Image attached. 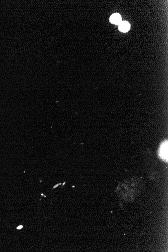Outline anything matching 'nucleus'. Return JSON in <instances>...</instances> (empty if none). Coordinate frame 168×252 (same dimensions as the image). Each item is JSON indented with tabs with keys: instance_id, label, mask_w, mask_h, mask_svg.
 Segmentation results:
<instances>
[{
	"instance_id": "nucleus-1",
	"label": "nucleus",
	"mask_w": 168,
	"mask_h": 252,
	"mask_svg": "<svg viewBox=\"0 0 168 252\" xmlns=\"http://www.w3.org/2000/svg\"><path fill=\"white\" fill-rule=\"evenodd\" d=\"M168 151V145H167V142H166L165 143L162 144L160 151L161 157L165 160L166 159L167 160L168 158V151Z\"/></svg>"
},
{
	"instance_id": "nucleus-2",
	"label": "nucleus",
	"mask_w": 168,
	"mask_h": 252,
	"mask_svg": "<svg viewBox=\"0 0 168 252\" xmlns=\"http://www.w3.org/2000/svg\"><path fill=\"white\" fill-rule=\"evenodd\" d=\"M110 21L114 24H118L121 23V18L118 14H114L110 17Z\"/></svg>"
},
{
	"instance_id": "nucleus-3",
	"label": "nucleus",
	"mask_w": 168,
	"mask_h": 252,
	"mask_svg": "<svg viewBox=\"0 0 168 252\" xmlns=\"http://www.w3.org/2000/svg\"><path fill=\"white\" fill-rule=\"evenodd\" d=\"M130 29V24L126 21L120 23L119 25V29L122 32H126Z\"/></svg>"
},
{
	"instance_id": "nucleus-4",
	"label": "nucleus",
	"mask_w": 168,
	"mask_h": 252,
	"mask_svg": "<svg viewBox=\"0 0 168 252\" xmlns=\"http://www.w3.org/2000/svg\"><path fill=\"white\" fill-rule=\"evenodd\" d=\"M22 226H18V228H17V229H18V230H19V229H21V228H22Z\"/></svg>"
}]
</instances>
